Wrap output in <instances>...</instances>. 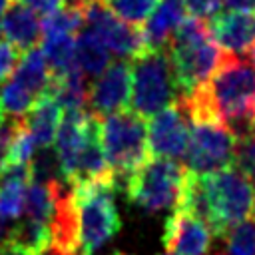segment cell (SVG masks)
I'll return each instance as SVG.
<instances>
[{
    "label": "cell",
    "instance_id": "8992f818",
    "mask_svg": "<svg viewBox=\"0 0 255 255\" xmlns=\"http://www.w3.org/2000/svg\"><path fill=\"white\" fill-rule=\"evenodd\" d=\"M187 165L169 157H147L126 177V195L147 213H159L175 207Z\"/></svg>",
    "mask_w": 255,
    "mask_h": 255
},
{
    "label": "cell",
    "instance_id": "8fae6325",
    "mask_svg": "<svg viewBox=\"0 0 255 255\" xmlns=\"http://www.w3.org/2000/svg\"><path fill=\"white\" fill-rule=\"evenodd\" d=\"M131 94V64L118 60L110 62V66L90 84L88 106L96 116H108L126 110Z\"/></svg>",
    "mask_w": 255,
    "mask_h": 255
},
{
    "label": "cell",
    "instance_id": "d6a6232c",
    "mask_svg": "<svg viewBox=\"0 0 255 255\" xmlns=\"http://www.w3.org/2000/svg\"><path fill=\"white\" fill-rule=\"evenodd\" d=\"M251 62L255 64V48H253V52H251Z\"/></svg>",
    "mask_w": 255,
    "mask_h": 255
},
{
    "label": "cell",
    "instance_id": "836d02e7",
    "mask_svg": "<svg viewBox=\"0 0 255 255\" xmlns=\"http://www.w3.org/2000/svg\"><path fill=\"white\" fill-rule=\"evenodd\" d=\"M161 255H175V253H169V251H165V253H161Z\"/></svg>",
    "mask_w": 255,
    "mask_h": 255
},
{
    "label": "cell",
    "instance_id": "30bf717a",
    "mask_svg": "<svg viewBox=\"0 0 255 255\" xmlns=\"http://www.w3.org/2000/svg\"><path fill=\"white\" fill-rule=\"evenodd\" d=\"M147 147L151 157L179 159L189 147V114L179 96L171 106L149 118L147 122Z\"/></svg>",
    "mask_w": 255,
    "mask_h": 255
},
{
    "label": "cell",
    "instance_id": "7c38bea8",
    "mask_svg": "<svg viewBox=\"0 0 255 255\" xmlns=\"http://www.w3.org/2000/svg\"><path fill=\"white\" fill-rule=\"evenodd\" d=\"M211 229L205 221L181 207H173L163 223L161 243L175 255H205L211 247Z\"/></svg>",
    "mask_w": 255,
    "mask_h": 255
},
{
    "label": "cell",
    "instance_id": "5b68a950",
    "mask_svg": "<svg viewBox=\"0 0 255 255\" xmlns=\"http://www.w3.org/2000/svg\"><path fill=\"white\" fill-rule=\"evenodd\" d=\"M209 201V229L223 237L231 227L251 217L255 207V185L233 163L217 171L203 173Z\"/></svg>",
    "mask_w": 255,
    "mask_h": 255
},
{
    "label": "cell",
    "instance_id": "484cf974",
    "mask_svg": "<svg viewBox=\"0 0 255 255\" xmlns=\"http://www.w3.org/2000/svg\"><path fill=\"white\" fill-rule=\"evenodd\" d=\"M20 56H22V52L14 44H10L6 38L0 40V86L12 78L16 66L20 62Z\"/></svg>",
    "mask_w": 255,
    "mask_h": 255
},
{
    "label": "cell",
    "instance_id": "7a4b0ae2",
    "mask_svg": "<svg viewBox=\"0 0 255 255\" xmlns=\"http://www.w3.org/2000/svg\"><path fill=\"white\" fill-rule=\"evenodd\" d=\"M167 54L181 96L193 94L219 68L225 52L213 40L203 18L187 16L173 32L167 44Z\"/></svg>",
    "mask_w": 255,
    "mask_h": 255
},
{
    "label": "cell",
    "instance_id": "ac0fdd59",
    "mask_svg": "<svg viewBox=\"0 0 255 255\" xmlns=\"http://www.w3.org/2000/svg\"><path fill=\"white\" fill-rule=\"evenodd\" d=\"M32 179L30 163L0 173V219L12 221L24 213L26 189Z\"/></svg>",
    "mask_w": 255,
    "mask_h": 255
},
{
    "label": "cell",
    "instance_id": "83f0119b",
    "mask_svg": "<svg viewBox=\"0 0 255 255\" xmlns=\"http://www.w3.org/2000/svg\"><path fill=\"white\" fill-rule=\"evenodd\" d=\"M18 2H22L24 6H28L30 10H34L40 16L54 14V12H58L60 8L66 6L64 0H18Z\"/></svg>",
    "mask_w": 255,
    "mask_h": 255
},
{
    "label": "cell",
    "instance_id": "cb8c5ba5",
    "mask_svg": "<svg viewBox=\"0 0 255 255\" xmlns=\"http://www.w3.org/2000/svg\"><path fill=\"white\" fill-rule=\"evenodd\" d=\"M157 2L159 0H106V4L116 16L133 26H141L149 18Z\"/></svg>",
    "mask_w": 255,
    "mask_h": 255
},
{
    "label": "cell",
    "instance_id": "2e32d148",
    "mask_svg": "<svg viewBox=\"0 0 255 255\" xmlns=\"http://www.w3.org/2000/svg\"><path fill=\"white\" fill-rule=\"evenodd\" d=\"M60 120H62V106L56 98L54 88L50 86L42 96H38L26 118V124L38 147H48L56 141Z\"/></svg>",
    "mask_w": 255,
    "mask_h": 255
},
{
    "label": "cell",
    "instance_id": "7402d4cb",
    "mask_svg": "<svg viewBox=\"0 0 255 255\" xmlns=\"http://www.w3.org/2000/svg\"><path fill=\"white\" fill-rule=\"evenodd\" d=\"M36 100L38 96L22 86L16 78H10L0 86V106L10 118H22L28 114Z\"/></svg>",
    "mask_w": 255,
    "mask_h": 255
},
{
    "label": "cell",
    "instance_id": "f546056e",
    "mask_svg": "<svg viewBox=\"0 0 255 255\" xmlns=\"http://www.w3.org/2000/svg\"><path fill=\"white\" fill-rule=\"evenodd\" d=\"M12 2H14V0H0V16L6 12V8H8Z\"/></svg>",
    "mask_w": 255,
    "mask_h": 255
},
{
    "label": "cell",
    "instance_id": "d6986e66",
    "mask_svg": "<svg viewBox=\"0 0 255 255\" xmlns=\"http://www.w3.org/2000/svg\"><path fill=\"white\" fill-rule=\"evenodd\" d=\"M76 64L88 76H100L110 66V50L88 28L76 34Z\"/></svg>",
    "mask_w": 255,
    "mask_h": 255
},
{
    "label": "cell",
    "instance_id": "3957f363",
    "mask_svg": "<svg viewBox=\"0 0 255 255\" xmlns=\"http://www.w3.org/2000/svg\"><path fill=\"white\" fill-rule=\"evenodd\" d=\"M116 185L118 175L86 181L72 187L80 223L78 255H94L120 231L122 221L114 201Z\"/></svg>",
    "mask_w": 255,
    "mask_h": 255
},
{
    "label": "cell",
    "instance_id": "4dcf8cb0",
    "mask_svg": "<svg viewBox=\"0 0 255 255\" xmlns=\"http://www.w3.org/2000/svg\"><path fill=\"white\" fill-rule=\"evenodd\" d=\"M249 131H251V133H255V118H253V120H251V124H249Z\"/></svg>",
    "mask_w": 255,
    "mask_h": 255
},
{
    "label": "cell",
    "instance_id": "ffe728a7",
    "mask_svg": "<svg viewBox=\"0 0 255 255\" xmlns=\"http://www.w3.org/2000/svg\"><path fill=\"white\" fill-rule=\"evenodd\" d=\"M42 52L50 66L52 76H62L76 68V36L56 34L42 36Z\"/></svg>",
    "mask_w": 255,
    "mask_h": 255
},
{
    "label": "cell",
    "instance_id": "52a82bcc",
    "mask_svg": "<svg viewBox=\"0 0 255 255\" xmlns=\"http://www.w3.org/2000/svg\"><path fill=\"white\" fill-rule=\"evenodd\" d=\"M100 135L110 167L124 179L149 157L147 124L133 110L100 116Z\"/></svg>",
    "mask_w": 255,
    "mask_h": 255
},
{
    "label": "cell",
    "instance_id": "e575fe53",
    "mask_svg": "<svg viewBox=\"0 0 255 255\" xmlns=\"http://www.w3.org/2000/svg\"><path fill=\"white\" fill-rule=\"evenodd\" d=\"M0 28H2V16H0Z\"/></svg>",
    "mask_w": 255,
    "mask_h": 255
},
{
    "label": "cell",
    "instance_id": "603a6c76",
    "mask_svg": "<svg viewBox=\"0 0 255 255\" xmlns=\"http://www.w3.org/2000/svg\"><path fill=\"white\" fill-rule=\"evenodd\" d=\"M227 255H255V219L247 217L227 233Z\"/></svg>",
    "mask_w": 255,
    "mask_h": 255
},
{
    "label": "cell",
    "instance_id": "d590c367",
    "mask_svg": "<svg viewBox=\"0 0 255 255\" xmlns=\"http://www.w3.org/2000/svg\"><path fill=\"white\" fill-rule=\"evenodd\" d=\"M72 2H74V0H72Z\"/></svg>",
    "mask_w": 255,
    "mask_h": 255
},
{
    "label": "cell",
    "instance_id": "277c9868",
    "mask_svg": "<svg viewBox=\"0 0 255 255\" xmlns=\"http://www.w3.org/2000/svg\"><path fill=\"white\" fill-rule=\"evenodd\" d=\"M181 96L173 66L163 50L145 48L131 60V94L129 106L141 118H153Z\"/></svg>",
    "mask_w": 255,
    "mask_h": 255
},
{
    "label": "cell",
    "instance_id": "f1b7e54d",
    "mask_svg": "<svg viewBox=\"0 0 255 255\" xmlns=\"http://www.w3.org/2000/svg\"><path fill=\"white\" fill-rule=\"evenodd\" d=\"M227 10H245L255 12V0H223Z\"/></svg>",
    "mask_w": 255,
    "mask_h": 255
},
{
    "label": "cell",
    "instance_id": "4fadbf2b",
    "mask_svg": "<svg viewBox=\"0 0 255 255\" xmlns=\"http://www.w3.org/2000/svg\"><path fill=\"white\" fill-rule=\"evenodd\" d=\"M213 40L225 54L245 56L255 48V12L227 10L207 20Z\"/></svg>",
    "mask_w": 255,
    "mask_h": 255
},
{
    "label": "cell",
    "instance_id": "6da1fadb",
    "mask_svg": "<svg viewBox=\"0 0 255 255\" xmlns=\"http://www.w3.org/2000/svg\"><path fill=\"white\" fill-rule=\"evenodd\" d=\"M189 120H213L237 135L255 118V64L243 56L225 54L215 74L193 94L183 96Z\"/></svg>",
    "mask_w": 255,
    "mask_h": 255
},
{
    "label": "cell",
    "instance_id": "9c48e42d",
    "mask_svg": "<svg viewBox=\"0 0 255 255\" xmlns=\"http://www.w3.org/2000/svg\"><path fill=\"white\" fill-rule=\"evenodd\" d=\"M80 4L84 14V26L92 30L110 52L120 58H135L147 46L143 30L116 16L106 0H74Z\"/></svg>",
    "mask_w": 255,
    "mask_h": 255
},
{
    "label": "cell",
    "instance_id": "d4e9b609",
    "mask_svg": "<svg viewBox=\"0 0 255 255\" xmlns=\"http://www.w3.org/2000/svg\"><path fill=\"white\" fill-rule=\"evenodd\" d=\"M233 165L255 183V133H251L249 129L237 135Z\"/></svg>",
    "mask_w": 255,
    "mask_h": 255
},
{
    "label": "cell",
    "instance_id": "9a60e30c",
    "mask_svg": "<svg viewBox=\"0 0 255 255\" xmlns=\"http://www.w3.org/2000/svg\"><path fill=\"white\" fill-rule=\"evenodd\" d=\"M187 18V8L183 0H159L149 18L143 22L145 46L151 50H163L169 44L175 28Z\"/></svg>",
    "mask_w": 255,
    "mask_h": 255
},
{
    "label": "cell",
    "instance_id": "1f68e13d",
    "mask_svg": "<svg viewBox=\"0 0 255 255\" xmlns=\"http://www.w3.org/2000/svg\"><path fill=\"white\" fill-rule=\"evenodd\" d=\"M112 255H128V253H124V251H114Z\"/></svg>",
    "mask_w": 255,
    "mask_h": 255
},
{
    "label": "cell",
    "instance_id": "44dd1931",
    "mask_svg": "<svg viewBox=\"0 0 255 255\" xmlns=\"http://www.w3.org/2000/svg\"><path fill=\"white\" fill-rule=\"evenodd\" d=\"M34 145L36 143H34V137L30 133V128H28L26 120L20 118L4 155L0 157V173L8 171L12 167H18V165H28L32 159Z\"/></svg>",
    "mask_w": 255,
    "mask_h": 255
},
{
    "label": "cell",
    "instance_id": "5bb4252c",
    "mask_svg": "<svg viewBox=\"0 0 255 255\" xmlns=\"http://www.w3.org/2000/svg\"><path fill=\"white\" fill-rule=\"evenodd\" d=\"M38 16L40 14L14 0L2 14L0 32L10 44H14L24 54L26 50L38 46V42L42 40V20Z\"/></svg>",
    "mask_w": 255,
    "mask_h": 255
},
{
    "label": "cell",
    "instance_id": "ba28073f",
    "mask_svg": "<svg viewBox=\"0 0 255 255\" xmlns=\"http://www.w3.org/2000/svg\"><path fill=\"white\" fill-rule=\"evenodd\" d=\"M237 133L213 120H189V147L185 153L187 167L195 173H211L235 159Z\"/></svg>",
    "mask_w": 255,
    "mask_h": 255
},
{
    "label": "cell",
    "instance_id": "e0dca14e",
    "mask_svg": "<svg viewBox=\"0 0 255 255\" xmlns=\"http://www.w3.org/2000/svg\"><path fill=\"white\" fill-rule=\"evenodd\" d=\"M2 243L18 249L24 255H44L52 249L54 239L48 223L32 217H22L8 229L6 239Z\"/></svg>",
    "mask_w": 255,
    "mask_h": 255
},
{
    "label": "cell",
    "instance_id": "4316f807",
    "mask_svg": "<svg viewBox=\"0 0 255 255\" xmlns=\"http://www.w3.org/2000/svg\"><path fill=\"white\" fill-rule=\"evenodd\" d=\"M223 0H183L187 12L191 16H197V18H211L213 14H217L219 6H221Z\"/></svg>",
    "mask_w": 255,
    "mask_h": 255
}]
</instances>
